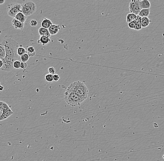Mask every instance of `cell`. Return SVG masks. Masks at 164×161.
Returning <instances> with one entry per match:
<instances>
[{"mask_svg": "<svg viewBox=\"0 0 164 161\" xmlns=\"http://www.w3.org/2000/svg\"><path fill=\"white\" fill-rule=\"evenodd\" d=\"M139 5L141 9H150L151 3L148 0H142L139 1Z\"/></svg>", "mask_w": 164, "mask_h": 161, "instance_id": "7c38bea8", "label": "cell"}, {"mask_svg": "<svg viewBox=\"0 0 164 161\" xmlns=\"http://www.w3.org/2000/svg\"><path fill=\"white\" fill-rule=\"evenodd\" d=\"M11 110V108H10V107L9 106L8 104H7L6 103H4V104L3 108V112H7L9 110Z\"/></svg>", "mask_w": 164, "mask_h": 161, "instance_id": "484cf974", "label": "cell"}, {"mask_svg": "<svg viewBox=\"0 0 164 161\" xmlns=\"http://www.w3.org/2000/svg\"><path fill=\"white\" fill-rule=\"evenodd\" d=\"M15 19L21 23H24L27 20V17L22 12H21L19 13L18 14L15 16Z\"/></svg>", "mask_w": 164, "mask_h": 161, "instance_id": "9a60e30c", "label": "cell"}, {"mask_svg": "<svg viewBox=\"0 0 164 161\" xmlns=\"http://www.w3.org/2000/svg\"><path fill=\"white\" fill-rule=\"evenodd\" d=\"M38 33L41 36H47V37H50L51 35L50 32H49V31H48V29H45L44 27H41L39 28Z\"/></svg>", "mask_w": 164, "mask_h": 161, "instance_id": "4fadbf2b", "label": "cell"}, {"mask_svg": "<svg viewBox=\"0 0 164 161\" xmlns=\"http://www.w3.org/2000/svg\"><path fill=\"white\" fill-rule=\"evenodd\" d=\"M1 43L5 48L6 56L12 59L14 61H16L18 57L17 51L20 47L18 43L15 40L6 36Z\"/></svg>", "mask_w": 164, "mask_h": 161, "instance_id": "6da1fadb", "label": "cell"}, {"mask_svg": "<svg viewBox=\"0 0 164 161\" xmlns=\"http://www.w3.org/2000/svg\"><path fill=\"white\" fill-rule=\"evenodd\" d=\"M7 15L11 17L15 18L19 13L21 12V4L18 3H12L7 5Z\"/></svg>", "mask_w": 164, "mask_h": 161, "instance_id": "5b68a950", "label": "cell"}, {"mask_svg": "<svg viewBox=\"0 0 164 161\" xmlns=\"http://www.w3.org/2000/svg\"><path fill=\"white\" fill-rule=\"evenodd\" d=\"M151 21L148 17H143L141 18V25L142 28H145L149 26L151 23Z\"/></svg>", "mask_w": 164, "mask_h": 161, "instance_id": "ac0fdd59", "label": "cell"}, {"mask_svg": "<svg viewBox=\"0 0 164 161\" xmlns=\"http://www.w3.org/2000/svg\"><path fill=\"white\" fill-rule=\"evenodd\" d=\"M4 89V87L3 85H0V92H2Z\"/></svg>", "mask_w": 164, "mask_h": 161, "instance_id": "836d02e7", "label": "cell"}, {"mask_svg": "<svg viewBox=\"0 0 164 161\" xmlns=\"http://www.w3.org/2000/svg\"><path fill=\"white\" fill-rule=\"evenodd\" d=\"M5 0H0V5L4 4V3H5Z\"/></svg>", "mask_w": 164, "mask_h": 161, "instance_id": "e575fe53", "label": "cell"}, {"mask_svg": "<svg viewBox=\"0 0 164 161\" xmlns=\"http://www.w3.org/2000/svg\"><path fill=\"white\" fill-rule=\"evenodd\" d=\"M138 17V15H136L135 14L132 13H130L128 14L126 16V22L128 23L135 21Z\"/></svg>", "mask_w": 164, "mask_h": 161, "instance_id": "2e32d148", "label": "cell"}, {"mask_svg": "<svg viewBox=\"0 0 164 161\" xmlns=\"http://www.w3.org/2000/svg\"><path fill=\"white\" fill-rule=\"evenodd\" d=\"M21 62L18 60H16L13 63V67L16 69H18L21 68Z\"/></svg>", "mask_w": 164, "mask_h": 161, "instance_id": "cb8c5ba5", "label": "cell"}, {"mask_svg": "<svg viewBox=\"0 0 164 161\" xmlns=\"http://www.w3.org/2000/svg\"><path fill=\"white\" fill-rule=\"evenodd\" d=\"M27 53L30 57H34L36 55V51L33 47H28Z\"/></svg>", "mask_w": 164, "mask_h": 161, "instance_id": "ffe728a7", "label": "cell"}, {"mask_svg": "<svg viewBox=\"0 0 164 161\" xmlns=\"http://www.w3.org/2000/svg\"><path fill=\"white\" fill-rule=\"evenodd\" d=\"M30 25L32 27H36L38 25V23L36 21V20H32L30 21Z\"/></svg>", "mask_w": 164, "mask_h": 161, "instance_id": "83f0119b", "label": "cell"}, {"mask_svg": "<svg viewBox=\"0 0 164 161\" xmlns=\"http://www.w3.org/2000/svg\"><path fill=\"white\" fill-rule=\"evenodd\" d=\"M141 17L138 15L137 19L136 20V30H140L142 29L141 25Z\"/></svg>", "mask_w": 164, "mask_h": 161, "instance_id": "d6986e66", "label": "cell"}, {"mask_svg": "<svg viewBox=\"0 0 164 161\" xmlns=\"http://www.w3.org/2000/svg\"><path fill=\"white\" fill-rule=\"evenodd\" d=\"M59 79L60 76L58 75L55 74V75H53V81L55 82H56V81H58Z\"/></svg>", "mask_w": 164, "mask_h": 161, "instance_id": "f546056e", "label": "cell"}, {"mask_svg": "<svg viewBox=\"0 0 164 161\" xmlns=\"http://www.w3.org/2000/svg\"><path fill=\"white\" fill-rule=\"evenodd\" d=\"M28 67V64L27 63H24V62H21V68L22 69H25Z\"/></svg>", "mask_w": 164, "mask_h": 161, "instance_id": "4dcf8cb0", "label": "cell"}, {"mask_svg": "<svg viewBox=\"0 0 164 161\" xmlns=\"http://www.w3.org/2000/svg\"><path fill=\"white\" fill-rule=\"evenodd\" d=\"M136 21V20H135ZM132 21L131 23H128V26L129 27L130 29H134L135 30L136 28V21Z\"/></svg>", "mask_w": 164, "mask_h": 161, "instance_id": "4316f807", "label": "cell"}, {"mask_svg": "<svg viewBox=\"0 0 164 161\" xmlns=\"http://www.w3.org/2000/svg\"><path fill=\"white\" fill-rule=\"evenodd\" d=\"M65 100L69 105L72 107L80 106L83 102L77 94L67 89L65 93Z\"/></svg>", "mask_w": 164, "mask_h": 161, "instance_id": "3957f363", "label": "cell"}, {"mask_svg": "<svg viewBox=\"0 0 164 161\" xmlns=\"http://www.w3.org/2000/svg\"><path fill=\"white\" fill-rule=\"evenodd\" d=\"M12 24L13 26L14 27L15 29H20V30L24 29V23L18 21L15 18L13 19L12 21Z\"/></svg>", "mask_w": 164, "mask_h": 161, "instance_id": "ba28073f", "label": "cell"}, {"mask_svg": "<svg viewBox=\"0 0 164 161\" xmlns=\"http://www.w3.org/2000/svg\"><path fill=\"white\" fill-rule=\"evenodd\" d=\"M30 57L27 53H25L24 55H22V56H21V60L22 62L26 63L28 61H29Z\"/></svg>", "mask_w": 164, "mask_h": 161, "instance_id": "603a6c76", "label": "cell"}, {"mask_svg": "<svg viewBox=\"0 0 164 161\" xmlns=\"http://www.w3.org/2000/svg\"><path fill=\"white\" fill-rule=\"evenodd\" d=\"M2 61L3 62V66L0 69L1 70V71L5 72H10L12 71L14 69L13 63L15 61L13 60L12 59L7 56H6Z\"/></svg>", "mask_w": 164, "mask_h": 161, "instance_id": "8992f818", "label": "cell"}, {"mask_svg": "<svg viewBox=\"0 0 164 161\" xmlns=\"http://www.w3.org/2000/svg\"><path fill=\"white\" fill-rule=\"evenodd\" d=\"M45 79L47 82H52L53 81V75H51L50 73H48L46 75L45 77Z\"/></svg>", "mask_w": 164, "mask_h": 161, "instance_id": "d4e9b609", "label": "cell"}, {"mask_svg": "<svg viewBox=\"0 0 164 161\" xmlns=\"http://www.w3.org/2000/svg\"><path fill=\"white\" fill-rule=\"evenodd\" d=\"M150 9H142L138 15L141 18L148 17L150 14Z\"/></svg>", "mask_w": 164, "mask_h": 161, "instance_id": "5bb4252c", "label": "cell"}, {"mask_svg": "<svg viewBox=\"0 0 164 161\" xmlns=\"http://www.w3.org/2000/svg\"><path fill=\"white\" fill-rule=\"evenodd\" d=\"M67 89L72 90L84 101L87 98L89 94L88 88L83 82L77 81L71 83Z\"/></svg>", "mask_w": 164, "mask_h": 161, "instance_id": "7a4b0ae2", "label": "cell"}, {"mask_svg": "<svg viewBox=\"0 0 164 161\" xmlns=\"http://www.w3.org/2000/svg\"><path fill=\"white\" fill-rule=\"evenodd\" d=\"M129 8L130 13L138 15L142 9L139 5V0H133L130 1Z\"/></svg>", "mask_w": 164, "mask_h": 161, "instance_id": "52a82bcc", "label": "cell"}, {"mask_svg": "<svg viewBox=\"0 0 164 161\" xmlns=\"http://www.w3.org/2000/svg\"><path fill=\"white\" fill-rule=\"evenodd\" d=\"M3 112L0 110V118H1V116H2V114H3Z\"/></svg>", "mask_w": 164, "mask_h": 161, "instance_id": "d590c367", "label": "cell"}, {"mask_svg": "<svg viewBox=\"0 0 164 161\" xmlns=\"http://www.w3.org/2000/svg\"><path fill=\"white\" fill-rule=\"evenodd\" d=\"M21 4V12L26 17L32 15L36 11V5L33 1H25Z\"/></svg>", "mask_w": 164, "mask_h": 161, "instance_id": "277c9868", "label": "cell"}, {"mask_svg": "<svg viewBox=\"0 0 164 161\" xmlns=\"http://www.w3.org/2000/svg\"><path fill=\"white\" fill-rule=\"evenodd\" d=\"M163 158H164V155H163Z\"/></svg>", "mask_w": 164, "mask_h": 161, "instance_id": "8d00e7d4", "label": "cell"}, {"mask_svg": "<svg viewBox=\"0 0 164 161\" xmlns=\"http://www.w3.org/2000/svg\"><path fill=\"white\" fill-rule=\"evenodd\" d=\"M48 71L50 74L54 75L55 74V72H56V69L54 67H50L48 68Z\"/></svg>", "mask_w": 164, "mask_h": 161, "instance_id": "f1b7e54d", "label": "cell"}, {"mask_svg": "<svg viewBox=\"0 0 164 161\" xmlns=\"http://www.w3.org/2000/svg\"><path fill=\"white\" fill-rule=\"evenodd\" d=\"M3 61L1 60H0V69L3 67Z\"/></svg>", "mask_w": 164, "mask_h": 161, "instance_id": "d6a6232c", "label": "cell"}, {"mask_svg": "<svg viewBox=\"0 0 164 161\" xmlns=\"http://www.w3.org/2000/svg\"><path fill=\"white\" fill-rule=\"evenodd\" d=\"M4 102L0 101V110L3 111V108L4 104Z\"/></svg>", "mask_w": 164, "mask_h": 161, "instance_id": "1f68e13d", "label": "cell"}, {"mask_svg": "<svg viewBox=\"0 0 164 161\" xmlns=\"http://www.w3.org/2000/svg\"><path fill=\"white\" fill-rule=\"evenodd\" d=\"M13 114H14V112H13L11 110L7 111V112H5L3 113L1 118H0V121L6 120V119H7V118H9V116L12 115Z\"/></svg>", "mask_w": 164, "mask_h": 161, "instance_id": "e0dca14e", "label": "cell"}, {"mask_svg": "<svg viewBox=\"0 0 164 161\" xmlns=\"http://www.w3.org/2000/svg\"><path fill=\"white\" fill-rule=\"evenodd\" d=\"M27 53V51H26L24 47H22V45H21L20 47H18L17 49V53L18 56H22V55H24L25 53Z\"/></svg>", "mask_w": 164, "mask_h": 161, "instance_id": "7402d4cb", "label": "cell"}, {"mask_svg": "<svg viewBox=\"0 0 164 161\" xmlns=\"http://www.w3.org/2000/svg\"><path fill=\"white\" fill-rule=\"evenodd\" d=\"M50 41V37L47 36H41L37 41V43L40 44L44 46L48 44Z\"/></svg>", "mask_w": 164, "mask_h": 161, "instance_id": "8fae6325", "label": "cell"}, {"mask_svg": "<svg viewBox=\"0 0 164 161\" xmlns=\"http://www.w3.org/2000/svg\"><path fill=\"white\" fill-rule=\"evenodd\" d=\"M52 24H52L51 20L45 18L41 23V26L45 29H48V28L51 26Z\"/></svg>", "mask_w": 164, "mask_h": 161, "instance_id": "30bf717a", "label": "cell"}, {"mask_svg": "<svg viewBox=\"0 0 164 161\" xmlns=\"http://www.w3.org/2000/svg\"><path fill=\"white\" fill-rule=\"evenodd\" d=\"M60 29L59 25L52 24L51 26L48 28V30L51 35H54L57 34Z\"/></svg>", "mask_w": 164, "mask_h": 161, "instance_id": "9c48e42d", "label": "cell"}, {"mask_svg": "<svg viewBox=\"0 0 164 161\" xmlns=\"http://www.w3.org/2000/svg\"><path fill=\"white\" fill-rule=\"evenodd\" d=\"M6 56L5 48L3 44L0 43V60H3Z\"/></svg>", "mask_w": 164, "mask_h": 161, "instance_id": "44dd1931", "label": "cell"}]
</instances>
